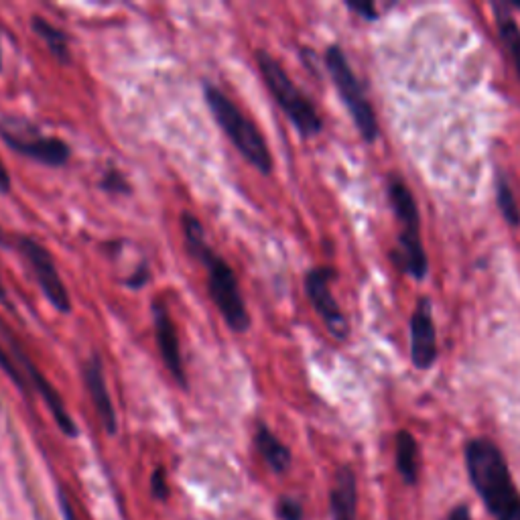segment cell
<instances>
[{
    "label": "cell",
    "mask_w": 520,
    "mask_h": 520,
    "mask_svg": "<svg viewBox=\"0 0 520 520\" xmlns=\"http://www.w3.org/2000/svg\"><path fill=\"white\" fill-rule=\"evenodd\" d=\"M179 222L185 252L198 260L208 273V293L212 303L216 305L224 323L234 334H246L252 325V317L248 313L236 271L208 242L206 228L198 216L191 212H183Z\"/></svg>",
    "instance_id": "6da1fadb"
},
{
    "label": "cell",
    "mask_w": 520,
    "mask_h": 520,
    "mask_svg": "<svg viewBox=\"0 0 520 520\" xmlns=\"http://www.w3.org/2000/svg\"><path fill=\"white\" fill-rule=\"evenodd\" d=\"M464 455L470 482L494 520H520V492L500 447L486 437H476L466 443Z\"/></svg>",
    "instance_id": "7a4b0ae2"
},
{
    "label": "cell",
    "mask_w": 520,
    "mask_h": 520,
    "mask_svg": "<svg viewBox=\"0 0 520 520\" xmlns=\"http://www.w3.org/2000/svg\"><path fill=\"white\" fill-rule=\"evenodd\" d=\"M204 100L210 114L224 137L240 153V157L254 167L260 175L269 177L273 173V155L269 143L258 124L244 114V110L218 86L204 84Z\"/></svg>",
    "instance_id": "3957f363"
},
{
    "label": "cell",
    "mask_w": 520,
    "mask_h": 520,
    "mask_svg": "<svg viewBox=\"0 0 520 520\" xmlns=\"http://www.w3.org/2000/svg\"><path fill=\"white\" fill-rule=\"evenodd\" d=\"M388 204L395 210V218L401 226L397 248L390 252V258L397 269L415 281H425L429 273V260L421 238V214L413 198L411 187L397 175L386 179Z\"/></svg>",
    "instance_id": "277c9868"
},
{
    "label": "cell",
    "mask_w": 520,
    "mask_h": 520,
    "mask_svg": "<svg viewBox=\"0 0 520 520\" xmlns=\"http://www.w3.org/2000/svg\"><path fill=\"white\" fill-rule=\"evenodd\" d=\"M254 59L267 90L271 92L273 100L283 110V114L289 118V122L295 126L297 133L303 139H313L321 135L323 120L317 106L293 82V78L287 74L281 61L275 59L267 49H256Z\"/></svg>",
    "instance_id": "5b68a950"
},
{
    "label": "cell",
    "mask_w": 520,
    "mask_h": 520,
    "mask_svg": "<svg viewBox=\"0 0 520 520\" xmlns=\"http://www.w3.org/2000/svg\"><path fill=\"white\" fill-rule=\"evenodd\" d=\"M323 61L334 82V88L340 94V100L344 102V106L348 108V112L352 116V122L358 130V135L368 145L376 143L380 137V124L376 118V110L370 104L362 82L358 80L356 72L352 70V65H350L344 49L340 45H330L328 49H325Z\"/></svg>",
    "instance_id": "8992f818"
},
{
    "label": "cell",
    "mask_w": 520,
    "mask_h": 520,
    "mask_svg": "<svg viewBox=\"0 0 520 520\" xmlns=\"http://www.w3.org/2000/svg\"><path fill=\"white\" fill-rule=\"evenodd\" d=\"M0 141L11 151L45 167H65L72 159V147L59 137L43 135L39 126L23 116L0 118Z\"/></svg>",
    "instance_id": "52a82bcc"
},
{
    "label": "cell",
    "mask_w": 520,
    "mask_h": 520,
    "mask_svg": "<svg viewBox=\"0 0 520 520\" xmlns=\"http://www.w3.org/2000/svg\"><path fill=\"white\" fill-rule=\"evenodd\" d=\"M15 246L25 263L29 265V269L33 271L35 281L49 305L61 315H70L74 311V303L68 287H65L59 275L55 258L47 250V246L29 234H19Z\"/></svg>",
    "instance_id": "ba28073f"
},
{
    "label": "cell",
    "mask_w": 520,
    "mask_h": 520,
    "mask_svg": "<svg viewBox=\"0 0 520 520\" xmlns=\"http://www.w3.org/2000/svg\"><path fill=\"white\" fill-rule=\"evenodd\" d=\"M336 277L338 273L334 267H313L303 279V289L313 311L321 317L325 330L338 342H346L350 338V321L332 293V283Z\"/></svg>",
    "instance_id": "9c48e42d"
},
{
    "label": "cell",
    "mask_w": 520,
    "mask_h": 520,
    "mask_svg": "<svg viewBox=\"0 0 520 520\" xmlns=\"http://www.w3.org/2000/svg\"><path fill=\"white\" fill-rule=\"evenodd\" d=\"M3 334H5L7 340H9V346H11V350H13V358L21 364V368H23V372H25V378L31 380L33 388L41 395V399H43L47 411L51 413L55 425L59 427V431H61L65 437H70V439L78 437V425H76L74 417L68 413V409H65V403H63V399H61V395L57 393V388H55V386L45 378V374L33 364V360L29 358V354L21 348L19 340H17L13 334H9L5 328H3Z\"/></svg>",
    "instance_id": "30bf717a"
},
{
    "label": "cell",
    "mask_w": 520,
    "mask_h": 520,
    "mask_svg": "<svg viewBox=\"0 0 520 520\" xmlns=\"http://www.w3.org/2000/svg\"><path fill=\"white\" fill-rule=\"evenodd\" d=\"M151 315H153V330H155V340L157 348L161 354V360L175 380V384L185 390L189 388L183 356H181V346H179V334L175 328V321L169 313V307L161 299H153L151 303Z\"/></svg>",
    "instance_id": "8fae6325"
},
{
    "label": "cell",
    "mask_w": 520,
    "mask_h": 520,
    "mask_svg": "<svg viewBox=\"0 0 520 520\" xmlns=\"http://www.w3.org/2000/svg\"><path fill=\"white\" fill-rule=\"evenodd\" d=\"M411 334V362L417 370H429L439 358L437 330L433 321V307L429 297H419L409 321Z\"/></svg>",
    "instance_id": "7c38bea8"
},
{
    "label": "cell",
    "mask_w": 520,
    "mask_h": 520,
    "mask_svg": "<svg viewBox=\"0 0 520 520\" xmlns=\"http://www.w3.org/2000/svg\"><path fill=\"white\" fill-rule=\"evenodd\" d=\"M82 380L86 386V393L96 409V415L100 417L102 427L114 435L118 431V417L114 411V403L110 397L108 390V382H106V370H104V362L100 358V354H92L84 366H82Z\"/></svg>",
    "instance_id": "4fadbf2b"
},
{
    "label": "cell",
    "mask_w": 520,
    "mask_h": 520,
    "mask_svg": "<svg viewBox=\"0 0 520 520\" xmlns=\"http://www.w3.org/2000/svg\"><path fill=\"white\" fill-rule=\"evenodd\" d=\"M254 445L256 451L260 453V458L265 460V464L277 472L283 474L291 466V449L269 429V425L258 423L254 431Z\"/></svg>",
    "instance_id": "5bb4252c"
},
{
    "label": "cell",
    "mask_w": 520,
    "mask_h": 520,
    "mask_svg": "<svg viewBox=\"0 0 520 520\" xmlns=\"http://www.w3.org/2000/svg\"><path fill=\"white\" fill-rule=\"evenodd\" d=\"M332 510L336 520H356L358 512V484L350 466L338 470L332 488Z\"/></svg>",
    "instance_id": "9a60e30c"
},
{
    "label": "cell",
    "mask_w": 520,
    "mask_h": 520,
    "mask_svg": "<svg viewBox=\"0 0 520 520\" xmlns=\"http://www.w3.org/2000/svg\"><path fill=\"white\" fill-rule=\"evenodd\" d=\"M31 29L33 33L45 43L49 55L59 63V65H72L74 55H72V47H70V37L63 29H59L57 25H53L51 21H47L41 15H35L31 19Z\"/></svg>",
    "instance_id": "2e32d148"
},
{
    "label": "cell",
    "mask_w": 520,
    "mask_h": 520,
    "mask_svg": "<svg viewBox=\"0 0 520 520\" xmlns=\"http://www.w3.org/2000/svg\"><path fill=\"white\" fill-rule=\"evenodd\" d=\"M492 13L496 21V29L500 35V41L506 47V53L514 65V70L520 78V27L510 11L508 5L504 3H492Z\"/></svg>",
    "instance_id": "e0dca14e"
},
{
    "label": "cell",
    "mask_w": 520,
    "mask_h": 520,
    "mask_svg": "<svg viewBox=\"0 0 520 520\" xmlns=\"http://www.w3.org/2000/svg\"><path fill=\"white\" fill-rule=\"evenodd\" d=\"M397 468L407 484H415L419 478V447L411 431L397 433Z\"/></svg>",
    "instance_id": "ac0fdd59"
},
{
    "label": "cell",
    "mask_w": 520,
    "mask_h": 520,
    "mask_svg": "<svg viewBox=\"0 0 520 520\" xmlns=\"http://www.w3.org/2000/svg\"><path fill=\"white\" fill-rule=\"evenodd\" d=\"M496 204H498V210H500L504 222L510 228H518L520 226V208H518L516 195H514L508 179L502 175L496 181Z\"/></svg>",
    "instance_id": "d6986e66"
},
{
    "label": "cell",
    "mask_w": 520,
    "mask_h": 520,
    "mask_svg": "<svg viewBox=\"0 0 520 520\" xmlns=\"http://www.w3.org/2000/svg\"><path fill=\"white\" fill-rule=\"evenodd\" d=\"M100 189L110 195H130L133 193V185L126 179L122 171L116 167H108L100 177Z\"/></svg>",
    "instance_id": "ffe728a7"
},
{
    "label": "cell",
    "mask_w": 520,
    "mask_h": 520,
    "mask_svg": "<svg viewBox=\"0 0 520 520\" xmlns=\"http://www.w3.org/2000/svg\"><path fill=\"white\" fill-rule=\"evenodd\" d=\"M0 370H3L9 378H11V382L21 390L23 395H27L29 397V382H27V378H25V374L17 368V364H15V360H13V356L11 354H7L3 348H0Z\"/></svg>",
    "instance_id": "44dd1931"
},
{
    "label": "cell",
    "mask_w": 520,
    "mask_h": 520,
    "mask_svg": "<svg viewBox=\"0 0 520 520\" xmlns=\"http://www.w3.org/2000/svg\"><path fill=\"white\" fill-rule=\"evenodd\" d=\"M277 512H279V518H281V520H301V518H303L301 502L295 500V498H291V496H283V498L279 500Z\"/></svg>",
    "instance_id": "7402d4cb"
},
{
    "label": "cell",
    "mask_w": 520,
    "mask_h": 520,
    "mask_svg": "<svg viewBox=\"0 0 520 520\" xmlns=\"http://www.w3.org/2000/svg\"><path fill=\"white\" fill-rule=\"evenodd\" d=\"M151 277H153L151 267L147 263H141L133 275L124 279V287L133 289V291H139V289H143L151 281Z\"/></svg>",
    "instance_id": "603a6c76"
},
{
    "label": "cell",
    "mask_w": 520,
    "mask_h": 520,
    "mask_svg": "<svg viewBox=\"0 0 520 520\" xmlns=\"http://www.w3.org/2000/svg\"><path fill=\"white\" fill-rule=\"evenodd\" d=\"M151 490H153V496L159 498V500H165L167 494H169V484L165 480V470L163 468H157L151 476Z\"/></svg>",
    "instance_id": "cb8c5ba5"
},
{
    "label": "cell",
    "mask_w": 520,
    "mask_h": 520,
    "mask_svg": "<svg viewBox=\"0 0 520 520\" xmlns=\"http://www.w3.org/2000/svg\"><path fill=\"white\" fill-rule=\"evenodd\" d=\"M346 9L356 13L358 17H362L366 21H376L378 19V13H376L372 3H346Z\"/></svg>",
    "instance_id": "d4e9b609"
},
{
    "label": "cell",
    "mask_w": 520,
    "mask_h": 520,
    "mask_svg": "<svg viewBox=\"0 0 520 520\" xmlns=\"http://www.w3.org/2000/svg\"><path fill=\"white\" fill-rule=\"evenodd\" d=\"M11 191H13V177H11V171L7 169V165H5V161L0 159V195H11Z\"/></svg>",
    "instance_id": "484cf974"
},
{
    "label": "cell",
    "mask_w": 520,
    "mask_h": 520,
    "mask_svg": "<svg viewBox=\"0 0 520 520\" xmlns=\"http://www.w3.org/2000/svg\"><path fill=\"white\" fill-rule=\"evenodd\" d=\"M59 504H61V512H63L65 520H78L76 514H74V510H72V504H70L68 496H65L63 492H61V496H59Z\"/></svg>",
    "instance_id": "4316f807"
},
{
    "label": "cell",
    "mask_w": 520,
    "mask_h": 520,
    "mask_svg": "<svg viewBox=\"0 0 520 520\" xmlns=\"http://www.w3.org/2000/svg\"><path fill=\"white\" fill-rule=\"evenodd\" d=\"M449 520H472L468 506H464V504L455 506V508L451 510V514H449Z\"/></svg>",
    "instance_id": "83f0119b"
},
{
    "label": "cell",
    "mask_w": 520,
    "mask_h": 520,
    "mask_svg": "<svg viewBox=\"0 0 520 520\" xmlns=\"http://www.w3.org/2000/svg\"><path fill=\"white\" fill-rule=\"evenodd\" d=\"M0 303H3L5 307H9L11 311H13V305H11V299H9V293H7V289H5V285H3V279H0Z\"/></svg>",
    "instance_id": "f1b7e54d"
},
{
    "label": "cell",
    "mask_w": 520,
    "mask_h": 520,
    "mask_svg": "<svg viewBox=\"0 0 520 520\" xmlns=\"http://www.w3.org/2000/svg\"><path fill=\"white\" fill-rule=\"evenodd\" d=\"M7 246H9V238H7L5 230L0 228V248H7Z\"/></svg>",
    "instance_id": "f546056e"
},
{
    "label": "cell",
    "mask_w": 520,
    "mask_h": 520,
    "mask_svg": "<svg viewBox=\"0 0 520 520\" xmlns=\"http://www.w3.org/2000/svg\"><path fill=\"white\" fill-rule=\"evenodd\" d=\"M510 11H520V3H510Z\"/></svg>",
    "instance_id": "4dcf8cb0"
},
{
    "label": "cell",
    "mask_w": 520,
    "mask_h": 520,
    "mask_svg": "<svg viewBox=\"0 0 520 520\" xmlns=\"http://www.w3.org/2000/svg\"><path fill=\"white\" fill-rule=\"evenodd\" d=\"M0 72H3V45H0Z\"/></svg>",
    "instance_id": "1f68e13d"
}]
</instances>
